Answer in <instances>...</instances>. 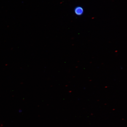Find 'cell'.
Wrapping results in <instances>:
<instances>
[{"label": "cell", "mask_w": 127, "mask_h": 127, "mask_svg": "<svg viewBox=\"0 0 127 127\" xmlns=\"http://www.w3.org/2000/svg\"><path fill=\"white\" fill-rule=\"evenodd\" d=\"M83 8L80 6H77L75 8L74 12L76 15L81 16L83 15L84 13Z\"/></svg>", "instance_id": "obj_1"}]
</instances>
